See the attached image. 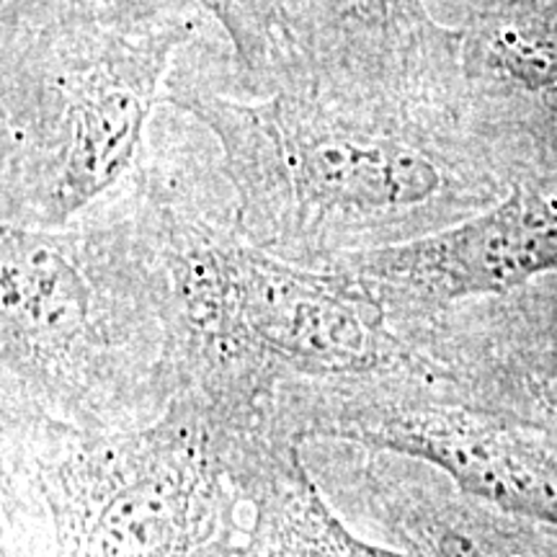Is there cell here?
I'll use <instances>...</instances> for the list:
<instances>
[{
	"label": "cell",
	"instance_id": "52a82bcc",
	"mask_svg": "<svg viewBox=\"0 0 557 557\" xmlns=\"http://www.w3.org/2000/svg\"><path fill=\"white\" fill-rule=\"evenodd\" d=\"M329 434L434 465L468 498L557 527V431L478 403L413 400L348 408Z\"/></svg>",
	"mask_w": 557,
	"mask_h": 557
},
{
	"label": "cell",
	"instance_id": "277c9868",
	"mask_svg": "<svg viewBox=\"0 0 557 557\" xmlns=\"http://www.w3.org/2000/svg\"><path fill=\"white\" fill-rule=\"evenodd\" d=\"M0 320L5 367L45 387H83L129 338H176L171 274L132 181L101 222L0 230Z\"/></svg>",
	"mask_w": 557,
	"mask_h": 557
},
{
	"label": "cell",
	"instance_id": "9c48e42d",
	"mask_svg": "<svg viewBox=\"0 0 557 557\" xmlns=\"http://www.w3.org/2000/svg\"><path fill=\"white\" fill-rule=\"evenodd\" d=\"M480 65L557 114V3L506 13L475 37Z\"/></svg>",
	"mask_w": 557,
	"mask_h": 557
},
{
	"label": "cell",
	"instance_id": "5b68a950",
	"mask_svg": "<svg viewBox=\"0 0 557 557\" xmlns=\"http://www.w3.org/2000/svg\"><path fill=\"white\" fill-rule=\"evenodd\" d=\"M329 271L367 292L393 329L465 299L508 295L557 271V184L517 181L508 197L442 233Z\"/></svg>",
	"mask_w": 557,
	"mask_h": 557
},
{
	"label": "cell",
	"instance_id": "7a4b0ae2",
	"mask_svg": "<svg viewBox=\"0 0 557 557\" xmlns=\"http://www.w3.org/2000/svg\"><path fill=\"white\" fill-rule=\"evenodd\" d=\"M205 11L0 9V220L62 230L143 169Z\"/></svg>",
	"mask_w": 557,
	"mask_h": 557
},
{
	"label": "cell",
	"instance_id": "8992f818",
	"mask_svg": "<svg viewBox=\"0 0 557 557\" xmlns=\"http://www.w3.org/2000/svg\"><path fill=\"white\" fill-rule=\"evenodd\" d=\"M278 88L382 107H442L462 34L426 0H278ZM271 90V94H274Z\"/></svg>",
	"mask_w": 557,
	"mask_h": 557
},
{
	"label": "cell",
	"instance_id": "8fae6325",
	"mask_svg": "<svg viewBox=\"0 0 557 557\" xmlns=\"http://www.w3.org/2000/svg\"><path fill=\"white\" fill-rule=\"evenodd\" d=\"M493 382L537 413L534 421L557 431V318L553 325L513 338L506 357L496 361Z\"/></svg>",
	"mask_w": 557,
	"mask_h": 557
},
{
	"label": "cell",
	"instance_id": "ba28073f",
	"mask_svg": "<svg viewBox=\"0 0 557 557\" xmlns=\"http://www.w3.org/2000/svg\"><path fill=\"white\" fill-rule=\"evenodd\" d=\"M418 540L429 557H557V527L468 496L431 506L418 519Z\"/></svg>",
	"mask_w": 557,
	"mask_h": 557
},
{
	"label": "cell",
	"instance_id": "6da1fadb",
	"mask_svg": "<svg viewBox=\"0 0 557 557\" xmlns=\"http://www.w3.org/2000/svg\"><path fill=\"white\" fill-rule=\"evenodd\" d=\"M163 103L214 137L233 222L302 269L408 246L478 214L438 107H382L308 88L230 96L176 65Z\"/></svg>",
	"mask_w": 557,
	"mask_h": 557
},
{
	"label": "cell",
	"instance_id": "30bf717a",
	"mask_svg": "<svg viewBox=\"0 0 557 557\" xmlns=\"http://www.w3.org/2000/svg\"><path fill=\"white\" fill-rule=\"evenodd\" d=\"M233 47L243 96H269L282 70L278 0H197Z\"/></svg>",
	"mask_w": 557,
	"mask_h": 557
},
{
	"label": "cell",
	"instance_id": "3957f363",
	"mask_svg": "<svg viewBox=\"0 0 557 557\" xmlns=\"http://www.w3.org/2000/svg\"><path fill=\"white\" fill-rule=\"evenodd\" d=\"M135 186L156 227L176 302V338L240 395L274 369L315 377L406 367L413 348L367 292L336 271L302 269L243 238L233 207L156 165Z\"/></svg>",
	"mask_w": 557,
	"mask_h": 557
},
{
	"label": "cell",
	"instance_id": "4fadbf2b",
	"mask_svg": "<svg viewBox=\"0 0 557 557\" xmlns=\"http://www.w3.org/2000/svg\"><path fill=\"white\" fill-rule=\"evenodd\" d=\"M0 9H73V11H197V0H0ZM205 11V9H201Z\"/></svg>",
	"mask_w": 557,
	"mask_h": 557
},
{
	"label": "cell",
	"instance_id": "7c38bea8",
	"mask_svg": "<svg viewBox=\"0 0 557 557\" xmlns=\"http://www.w3.org/2000/svg\"><path fill=\"white\" fill-rule=\"evenodd\" d=\"M299 545H302L305 557H408L389 553V549H380L359 542L354 534H348L336 519L331 517L329 508L323 500L315 496L312 485L299 483Z\"/></svg>",
	"mask_w": 557,
	"mask_h": 557
}]
</instances>
